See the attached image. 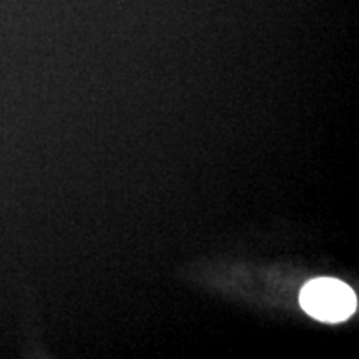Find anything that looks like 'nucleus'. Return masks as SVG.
I'll return each instance as SVG.
<instances>
[{"label": "nucleus", "mask_w": 359, "mask_h": 359, "mask_svg": "<svg viewBox=\"0 0 359 359\" xmlns=\"http://www.w3.org/2000/svg\"><path fill=\"white\" fill-rule=\"evenodd\" d=\"M302 308L320 321L339 323L356 311V296L343 281L320 278L309 281L299 294Z\"/></svg>", "instance_id": "obj_1"}]
</instances>
